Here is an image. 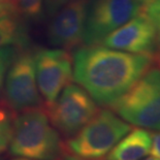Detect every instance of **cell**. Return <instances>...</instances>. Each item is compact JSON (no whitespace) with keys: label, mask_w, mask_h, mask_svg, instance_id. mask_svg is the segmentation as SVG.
<instances>
[{"label":"cell","mask_w":160,"mask_h":160,"mask_svg":"<svg viewBox=\"0 0 160 160\" xmlns=\"http://www.w3.org/2000/svg\"><path fill=\"white\" fill-rule=\"evenodd\" d=\"M149 54H134L98 45L74 52L73 79L95 102L113 104L151 65Z\"/></svg>","instance_id":"6da1fadb"},{"label":"cell","mask_w":160,"mask_h":160,"mask_svg":"<svg viewBox=\"0 0 160 160\" xmlns=\"http://www.w3.org/2000/svg\"><path fill=\"white\" fill-rule=\"evenodd\" d=\"M9 152L30 160L62 158L63 144L46 110L39 107L25 110L13 120Z\"/></svg>","instance_id":"7a4b0ae2"},{"label":"cell","mask_w":160,"mask_h":160,"mask_svg":"<svg viewBox=\"0 0 160 160\" xmlns=\"http://www.w3.org/2000/svg\"><path fill=\"white\" fill-rule=\"evenodd\" d=\"M131 126L110 110L98 111L88 123L66 142L69 154L84 160H97L131 130Z\"/></svg>","instance_id":"3957f363"},{"label":"cell","mask_w":160,"mask_h":160,"mask_svg":"<svg viewBox=\"0 0 160 160\" xmlns=\"http://www.w3.org/2000/svg\"><path fill=\"white\" fill-rule=\"evenodd\" d=\"M99 111L96 102L82 87L68 84L56 100L47 105L50 122L58 132L72 137Z\"/></svg>","instance_id":"277c9868"},{"label":"cell","mask_w":160,"mask_h":160,"mask_svg":"<svg viewBox=\"0 0 160 160\" xmlns=\"http://www.w3.org/2000/svg\"><path fill=\"white\" fill-rule=\"evenodd\" d=\"M142 8L138 0H94L87 12L84 42L100 45L105 36L141 13Z\"/></svg>","instance_id":"5b68a950"},{"label":"cell","mask_w":160,"mask_h":160,"mask_svg":"<svg viewBox=\"0 0 160 160\" xmlns=\"http://www.w3.org/2000/svg\"><path fill=\"white\" fill-rule=\"evenodd\" d=\"M3 86L6 104L12 111L23 112L39 107L42 97L35 78L34 53L19 51L8 70Z\"/></svg>","instance_id":"8992f818"},{"label":"cell","mask_w":160,"mask_h":160,"mask_svg":"<svg viewBox=\"0 0 160 160\" xmlns=\"http://www.w3.org/2000/svg\"><path fill=\"white\" fill-rule=\"evenodd\" d=\"M34 68L37 87L47 105L73 80L72 57L63 49L38 50L34 53Z\"/></svg>","instance_id":"52a82bcc"},{"label":"cell","mask_w":160,"mask_h":160,"mask_svg":"<svg viewBox=\"0 0 160 160\" xmlns=\"http://www.w3.org/2000/svg\"><path fill=\"white\" fill-rule=\"evenodd\" d=\"M88 12V0H73L63 6L48 27V38L51 45L71 51L84 42V31Z\"/></svg>","instance_id":"ba28073f"},{"label":"cell","mask_w":160,"mask_h":160,"mask_svg":"<svg viewBox=\"0 0 160 160\" xmlns=\"http://www.w3.org/2000/svg\"><path fill=\"white\" fill-rule=\"evenodd\" d=\"M157 30L154 22L144 12H141L105 36L101 45L123 52L150 55L157 36Z\"/></svg>","instance_id":"9c48e42d"},{"label":"cell","mask_w":160,"mask_h":160,"mask_svg":"<svg viewBox=\"0 0 160 160\" xmlns=\"http://www.w3.org/2000/svg\"><path fill=\"white\" fill-rule=\"evenodd\" d=\"M160 97V66L148 69L111 108L117 113L134 110Z\"/></svg>","instance_id":"30bf717a"},{"label":"cell","mask_w":160,"mask_h":160,"mask_svg":"<svg viewBox=\"0 0 160 160\" xmlns=\"http://www.w3.org/2000/svg\"><path fill=\"white\" fill-rule=\"evenodd\" d=\"M151 145V132L142 128L131 129L108 153L107 160H141L150 153Z\"/></svg>","instance_id":"8fae6325"},{"label":"cell","mask_w":160,"mask_h":160,"mask_svg":"<svg viewBox=\"0 0 160 160\" xmlns=\"http://www.w3.org/2000/svg\"><path fill=\"white\" fill-rule=\"evenodd\" d=\"M128 123L142 128L160 130V97L134 110L119 113Z\"/></svg>","instance_id":"7c38bea8"},{"label":"cell","mask_w":160,"mask_h":160,"mask_svg":"<svg viewBox=\"0 0 160 160\" xmlns=\"http://www.w3.org/2000/svg\"><path fill=\"white\" fill-rule=\"evenodd\" d=\"M27 31L15 15L0 19V48L6 46L23 47L27 43Z\"/></svg>","instance_id":"4fadbf2b"},{"label":"cell","mask_w":160,"mask_h":160,"mask_svg":"<svg viewBox=\"0 0 160 160\" xmlns=\"http://www.w3.org/2000/svg\"><path fill=\"white\" fill-rule=\"evenodd\" d=\"M13 129V119L8 105L0 104V154L5 151L11 142Z\"/></svg>","instance_id":"5bb4252c"},{"label":"cell","mask_w":160,"mask_h":160,"mask_svg":"<svg viewBox=\"0 0 160 160\" xmlns=\"http://www.w3.org/2000/svg\"><path fill=\"white\" fill-rule=\"evenodd\" d=\"M42 1L43 0H16L15 8L24 18L32 20H38L42 15Z\"/></svg>","instance_id":"9a60e30c"},{"label":"cell","mask_w":160,"mask_h":160,"mask_svg":"<svg viewBox=\"0 0 160 160\" xmlns=\"http://www.w3.org/2000/svg\"><path fill=\"white\" fill-rule=\"evenodd\" d=\"M20 48L17 46H6L0 48V92H1L3 85H4L5 76L8 73L9 66L12 61L18 55Z\"/></svg>","instance_id":"2e32d148"},{"label":"cell","mask_w":160,"mask_h":160,"mask_svg":"<svg viewBox=\"0 0 160 160\" xmlns=\"http://www.w3.org/2000/svg\"><path fill=\"white\" fill-rule=\"evenodd\" d=\"M142 12H144L146 16H148L149 18L154 22L156 27H157V29L160 30V1L145 8Z\"/></svg>","instance_id":"e0dca14e"},{"label":"cell","mask_w":160,"mask_h":160,"mask_svg":"<svg viewBox=\"0 0 160 160\" xmlns=\"http://www.w3.org/2000/svg\"><path fill=\"white\" fill-rule=\"evenodd\" d=\"M71 1H73V0H45V8L47 13L52 17L59 9H61L63 6L68 4Z\"/></svg>","instance_id":"ac0fdd59"},{"label":"cell","mask_w":160,"mask_h":160,"mask_svg":"<svg viewBox=\"0 0 160 160\" xmlns=\"http://www.w3.org/2000/svg\"><path fill=\"white\" fill-rule=\"evenodd\" d=\"M16 12L15 4L12 2H0V19L11 15H15Z\"/></svg>","instance_id":"d6986e66"},{"label":"cell","mask_w":160,"mask_h":160,"mask_svg":"<svg viewBox=\"0 0 160 160\" xmlns=\"http://www.w3.org/2000/svg\"><path fill=\"white\" fill-rule=\"evenodd\" d=\"M150 152L155 158L160 160V132L152 134V145Z\"/></svg>","instance_id":"ffe728a7"},{"label":"cell","mask_w":160,"mask_h":160,"mask_svg":"<svg viewBox=\"0 0 160 160\" xmlns=\"http://www.w3.org/2000/svg\"><path fill=\"white\" fill-rule=\"evenodd\" d=\"M138 1L139 2V4L142 5V8H146V6L151 5L153 3L160 1V0H138Z\"/></svg>","instance_id":"44dd1931"},{"label":"cell","mask_w":160,"mask_h":160,"mask_svg":"<svg viewBox=\"0 0 160 160\" xmlns=\"http://www.w3.org/2000/svg\"><path fill=\"white\" fill-rule=\"evenodd\" d=\"M144 160H159V159L155 158V157H148V158H146V159H144Z\"/></svg>","instance_id":"7402d4cb"},{"label":"cell","mask_w":160,"mask_h":160,"mask_svg":"<svg viewBox=\"0 0 160 160\" xmlns=\"http://www.w3.org/2000/svg\"><path fill=\"white\" fill-rule=\"evenodd\" d=\"M0 2H11V0H0Z\"/></svg>","instance_id":"603a6c76"},{"label":"cell","mask_w":160,"mask_h":160,"mask_svg":"<svg viewBox=\"0 0 160 160\" xmlns=\"http://www.w3.org/2000/svg\"><path fill=\"white\" fill-rule=\"evenodd\" d=\"M15 160H30V159H26V158H19V159H15Z\"/></svg>","instance_id":"cb8c5ba5"},{"label":"cell","mask_w":160,"mask_h":160,"mask_svg":"<svg viewBox=\"0 0 160 160\" xmlns=\"http://www.w3.org/2000/svg\"><path fill=\"white\" fill-rule=\"evenodd\" d=\"M80 160H83V159H80Z\"/></svg>","instance_id":"d4e9b609"}]
</instances>
